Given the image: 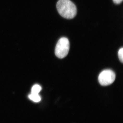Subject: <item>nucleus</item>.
<instances>
[{"label":"nucleus","instance_id":"obj_1","mask_svg":"<svg viewBox=\"0 0 123 123\" xmlns=\"http://www.w3.org/2000/svg\"><path fill=\"white\" fill-rule=\"evenodd\" d=\"M56 8L60 15L65 18L72 19L77 14L76 7L70 0H59Z\"/></svg>","mask_w":123,"mask_h":123},{"label":"nucleus","instance_id":"obj_2","mask_svg":"<svg viewBox=\"0 0 123 123\" xmlns=\"http://www.w3.org/2000/svg\"><path fill=\"white\" fill-rule=\"evenodd\" d=\"M69 48L70 43L68 39L66 37L61 38L56 46L55 55L60 59L64 58L68 54Z\"/></svg>","mask_w":123,"mask_h":123},{"label":"nucleus","instance_id":"obj_3","mask_svg":"<svg viewBox=\"0 0 123 123\" xmlns=\"http://www.w3.org/2000/svg\"><path fill=\"white\" fill-rule=\"evenodd\" d=\"M115 78V74L113 71L110 69H106L99 74L98 79L99 84L105 86L112 84Z\"/></svg>","mask_w":123,"mask_h":123},{"label":"nucleus","instance_id":"obj_4","mask_svg":"<svg viewBox=\"0 0 123 123\" xmlns=\"http://www.w3.org/2000/svg\"><path fill=\"white\" fill-rule=\"evenodd\" d=\"M29 98L35 102H38L41 101V98L38 94L31 93L28 96Z\"/></svg>","mask_w":123,"mask_h":123},{"label":"nucleus","instance_id":"obj_5","mask_svg":"<svg viewBox=\"0 0 123 123\" xmlns=\"http://www.w3.org/2000/svg\"><path fill=\"white\" fill-rule=\"evenodd\" d=\"M42 90V87L38 85H34L33 86L31 89V93L38 94Z\"/></svg>","mask_w":123,"mask_h":123},{"label":"nucleus","instance_id":"obj_6","mask_svg":"<svg viewBox=\"0 0 123 123\" xmlns=\"http://www.w3.org/2000/svg\"><path fill=\"white\" fill-rule=\"evenodd\" d=\"M118 57L119 59L122 63H123V48H120L119 50L118 51Z\"/></svg>","mask_w":123,"mask_h":123},{"label":"nucleus","instance_id":"obj_7","mask_svg":"<svg viewBox=\"0 0 123 123\" xmlns=\"http://www.w3.org/2000/svg\"><path fill=\"white\" fill-rule=\"evenodd\" d=\"M113 1L115 4H119L122 2L123 0H113Z\"/></svg>","mask_w":123,"mask_h":123}]
</instances>
